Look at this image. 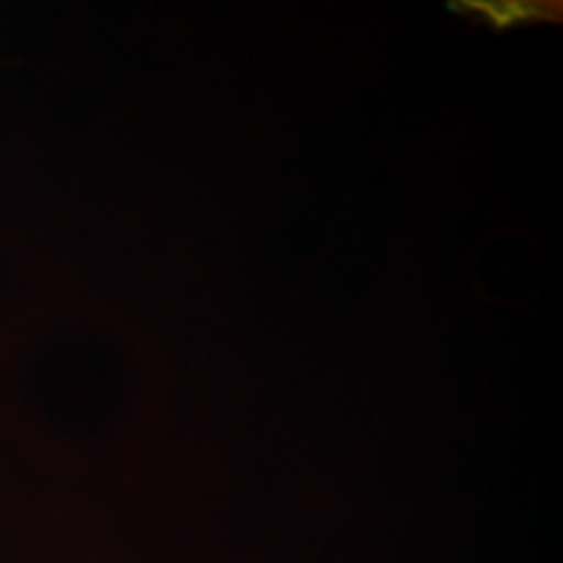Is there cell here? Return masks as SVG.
<instances>
[{"label":"cell","instance_id":"1","mask_svg":"<svg viewBox=\"0 0 563 563\" xmlns=\"http://www.w3.org/2000/svg\"><path fill=\"white\" fill-rule=\"evenodd\" d=\"M470 7L483 13L484 18L493 21L495 25H511L516 21L530 20L539 13L534 4L526 2H470Z\"/></svg>","mask_w":563,"mask_h":563}]
</instances>
